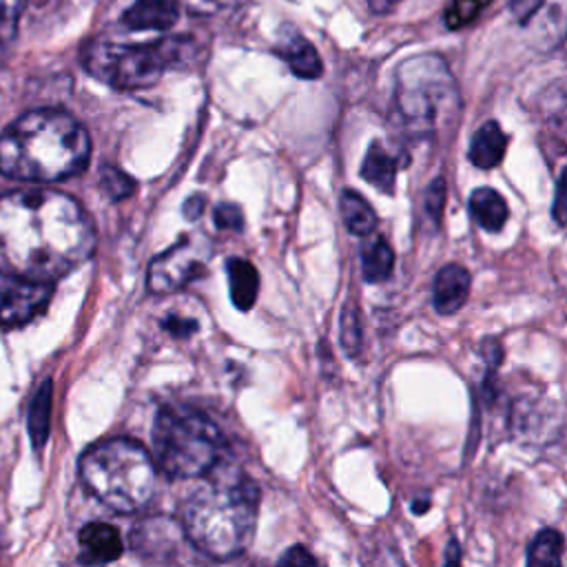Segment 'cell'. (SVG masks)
Segmentation results:
<instances>
[{"mask_svg":"<svg viewBox=\"0 0 567 567\" xmlns=\"http://www.w3.org/2000/svg\"><path fill=\"white\" fill-rule=\"evenodd\" d=\"M97 235L86 210L53 188H20L0 197V270L53 284L80 268Z\"/></svg>","mask_w":567,"mask_h":567,"instance_id":"1","label":"cell"},{"mask_svg":"<svg viewBox=\"0 0 567 567\" xmlns=\"http://www.w3.org/2000/svg\"><path fill=\"white\" fill-rule=\"evenodd\" d=\"M259 489L233 463H219L179 505V523L190 543L213 560L246 551L252 540Z\"/></svg>","mask_w":567,"mask_h":567,"instance_id":"2","label":"cell"},{"mask_svg":"<svg viewBox=\"0 0 567 567\" xmlns=\"http://www.w3.org/2000/svg\"><path fill=\"white\" fill-rule=\"evenodd\" d=\"M89 157V133L58 109L29 111L0 135V173L11 179L60 182L82 173Z\"/></svg>","mask_w":567,"mask_h":567,"instance_id":"3","label":"cell"},{"mask_svg":"<svg viewBox=\"0 0 567 567\" xmlns=\"http://www.w3.org/2000/svg\"><path fill=\"white\" fill-rule=\"evenodd\" d=\"M84 487L106 507L133 514L148 505L157 485V463L133 439H106L91 445L80 458Z\"/></svg>","mask_w":567,"mask_h":567,"instance_id":"4","label":"cell"},{"mask_svg":"<svg viewBox=\"0 0 567 567\" xmlns=\"http://www.w3.org/2000/svg\"><path fill=\"white\" fill-rule=\"evenodd\" d=\"M394 104L414 135H436L447 128L461 109V97L445 60L434 53L403 60L396 69Z\"/></svg>","mask_w":567,"mask_h":567,"instance_id":"5","label":"cell"},{"mask_svg":"<svg viewBox=\"0 0 567 567\" xmlns=\"http://www.w3.org/2000/svg\"><path fill=\"white\" fill-rule=\"evenodd\" d=\"M224 436L199 410L164 405L153 425V458L171 478L206 476L221 463Z\"/></svg>","mask_w":567,"mask_h":567,"instance_id":"6","label":"cell"},{"mask_svg":"<svg viewBox=\"0 0 567 567\" xmlns=\"http://www.w3.org/2000/svg\"><path fill=\"white\" fill-rule=\"evenodd\" d=\"M193 51L195 44L186 38H166L148 44L91 42L82 51V64L100 82L133 91L155 84L166 69L190 62Z\"/></svg>","mask_w":567,"mask_h":567,"instance_id":"7","label":"cell"},{"mask_svg":"<svg viewBox=\"0 0 567 567\" xmlns=\"http://www.w3.org/2000/svg\"><path fill=\"white\" fill-rule=\"evenodd\" d=\"M210 257V239L206 235L190 233L151 261L146 286L155 295L175 292L193 279H197L199 275H204Z\"/></svg>","mask_w":567,"mask_h":567,"instance_id":"8","label":"cell"},{"mask_svg":"<svg viewBox=\"0 0 567 567\" xmlns=\"http://www.w3.org/2000/svg\"><path fill=\"white\" fill-rule=\"evenodd\" d=\"M131 543L144 560L159 567H193L204 556L190 543L182 523L166 516L140 520L131 532Z\"/></svg>","mask_w":567,"mask_h":567,"instance_id":"9","label":"cell"},{"mask_svg":"<svg viewBox=\"0 0 567 567\" xmlns=\"http://www.w3.org/2000/svg\"><path fill=\"white\" fill-rule=\"evenodd\" d=\"M53 284L31 281L0 270V326L16 328L38 317L51 301Z\"/></svg>","mask_w":567,"mask_h":567,"instance_id":"10","label":"cell"},{"mask_svg":"<svg viewBox=\"0 0 567 567\" xmlns=\"http://www.w3.org/2000/svg\"><path fill=\"white\" fill-rule=\"evenodd\" d=\"M80 560L84 565H109L122 556L120 532L109 523H89L78 534Z\"/></svg>","mask_w":567,"mask_h":567,"instance_id":"11","label":"cell"},{"mask_svg":"<svg viewBox=\"0 0 567 567\" xmlns=\"http://www.w3.org/2000/svg\"><path fill=\"white\" fill-rule=\"evenodd\" d=\"M277 53L297 78L315 80L323 71V64H321V58H319L317 49L295 27H286L279 33Z\"/></svg>","mask_w":567,"mask_h":567,"instance_id":"12","label":"cell"},{"mask_svg":"<svg viewBox=\"0 0 567 567\" xmlns=\"http://www.w3.org/2000/svg\"><path fill=\"white\" fill-rule=\"evenodd\" d=\"M470 272L461 264H447L436 272L434 288H432V299L434 308L441 315H454L456 310L463 308L470 295Z\"/></svg>","mask_w":567,"mask_h":567,"instance_id":"13","label":"cell"},{"mask_svg":"<svg viewBox=\"0 0 567 567\" xmlns=\"http://www.w3.org/2000/svg\"><path fill=\"white\" fill-rule=\"evenodd\" d=\"M179 0H135L122 16L133 31H164L179 18Z\"/></svg>","mask_w":567,"mask_h":567,"instance_id":"14","label":"cell"},{"mask_svg":"<svg viewBox=\"0 0 567 567\" xmlns=\"http://www.w3.org/2000/svg\"><path fill=\"white\" fill-rule=\"evenodd\" d=\"M396 171H399V155L390 151L383 142L379 140L372 142L361 164V177L368 184H372L377 190L392 193Z\"/></svg>","mask_w":567,"mask_h":567,"instance_id":"15","label":"cell"},{"mask_svg":"<svg viewBox=\"0 0 567 567\" xmlns=\"http://www.w3.org/2000/svg\"><path fill=\"white\" fill-rule=\"evenodd\" d=\"M507 148V135L496 122H485L470 142V162L476 168L489 171L501 164Z\"/></svg>","mask_w":567,"mask_h":567,"instance_id":"16","label":"cell"},{"mask_svg":"<svg viewBox=\"0 0 567 567\" xmlns=\"http://www.w3.org/2000/svg\"><path fill=\"white\" fill-rule=\"evenodd\" d=\"M470 213L474 217V221L489 233H496L505 226L507 217H509V208L503 199L501 193H496L494 188H476L470 197Z\"/></svg>","mask_w":567,"mask_h":567,"instance_id":"17","label":"cell"},{"mask_svg":"<svg viewBox=\"0 0 567 567\" xmlns=\"http://www.w3.org/2000/svg\"><path fill=\"white\" fill-rule=\"evenodd\" d=\"M228 288H230V299L235 303V308H239L241 312L250 310L257 292H259V275L255 270V266L246 259L233 257L228 259Z\"/></svg>","mask_w":567,"mask_h":567,"instance_id":"18","label":"cell"},{"mask_svg":"<svg viewBox=\"0 0 567 567\" xmlns=\"http://www.w3.org/2000/svg\"><path fill=\"white\" fill-rule=\"evenodd\" d=\"M392 266H394V252L381 235H374L363 241L361 270H363L365 281L377 284V281L388 279L392 272Z\"/></svg>","mask_w":567,"mask_h":567,"instance_id":"19","label":"cell"},{"mask_svg":"<svg viewBox=\"0 0 567 567\" xmlns=\"http://www.w3.org/2000/svg\"><path fill=\"white\" fill-rule=\"evenodd\" d=\"M341 217H343L346 228L352 235H359V237H368L377 228V213L354 190H343L341 193Z\"/></svg>","mask_w":567,"mask_h":567,"instance_id":"20","label":"cell"},{"mask_svg":"<svg viewBox=\"0 0 567 567\" xmlns=\"http://www.w3.org/2000/svg\"><path fill=\"white\" fill-rule=\"evenodd\" d=\"M565 538L556 529H540L527 547V567H563Z\"/></svg>","mask_w":567,"mask_h":567,"instance_id":"21","label":"cell"},{"mask_svg":"<svg viewBox=\"0 0 567 567\" xmlns=\"http://www.w3.org/2000/svg\"><path fill=\"white\" fill-rule=\"evenodd\" d=\"M51 399H53V392H51V381L47 379L33 401H31V408H29V436L33 441V447L40 450L44 443H47V436H49V421H51Z\"/></svg>","mask_w":567,"mask_h":567,"instance_id":"22","label":"cell"},{"mask_svg":"<svg viewBox=\"0 0 567 567\" xmlns=\"http://www.w3.org/2000/svg\"><path fill=\"white\" fill-rule=\"evenodd\" d=\"M545 113L551 131L567 146V82L554 86L545 100Z\"/></svg>","mask_w":567,"mask_h":567,"instance_id":"23","label":"cell"},{"mask_svg":"<svg viewBox=\"0 0 567 567\" xmlns=\"http://www.w3.org/2000/svg\"><path fill=\"white\" fill-rule=\"evenodd\" d=\"M489 2L492 0H452L445 11V24L450 29H463L472 24Z\"/></svg>","mask_w":567,"mask_h":567,"instance_id":"24","label":"cell"},{"mask_svg":"<svg viewBox=\"0 0 567 567\" xmlns=\"http://www.w3.org/2000/svg\"><path fill=\"white\" fill-rule=\"evenodd\" d=\"M133 186H135V182L124 171H120L115 166H104V171L100 175V188L109 199L117 202V199L128 197L133 193Z\"/></svg>","mask_w":567,"mask_h":567,"instance_id":"25","label":"cell"},{"mask_svg":"<svg viewBox=\"0 0 567 567\" xmlns=\"http://www.w3.org/2000/svg\"><path fill=\"white\" fill-rule=\"evenodd\" d=\"M341 343L350 357H354L361 348V321L352 303H348L341 312Z\"/></svg>","mask_w":567,"mask_h":567,"instance_id":"26","label":"cell"},{"mask_svg":"<svg viewBox=\"0 0 567 567\" xmlns=\"http://www.w3.org/2000/svg\"><path fill=\"white\" fill-rule=\"evenodd\" d=\"M24 0H0V51L13 40Z\"/></svg>","mask_w":567,"mask_h":567,"instance_id":"27","label":"cell"},{"mask_svg":"<svg viewBox=\"0 0 567 567\" xmlns=\"http://www.w3.org/2000/svg\"><path fill=\"white\" fill-rule=\"evenodd\" d=\"M443 206H445V182L441 177H436L430 182V186L425 188V197H423V208L432 224L441 221Z\"/></svg>","mask_w":567,"mask_h":567,"instance_id":"28","label":"cell"},{"mask_svg":"<svg viewBox=\"0 0 567 567\" xmlns=\"http://www.w3.org/2000/svg\"><path fill=\"white\" fill-rule=\"evenodd\" d=\"M277 567H326L308 547L292 545L281 556Z\"/></svg>","mask_w":567,"mask_h":567,"instance_id":"29","label":"cell"},{"mask_svg":"<svg viewBox=\"0 0 567 567\" xmlns=\"http://www.w3.org/2000/svg\"><path fill=\"white\" fill-rule=\"evenodd\" d=\"M241 224H244V215H241L239 206L226 202L215 208V226L219 230H239Z\"/></svg>","mask_w":567,"mask_h":567,"instance_id":"30","label":"cell"},{"mask_svg":"<svg viewBox=\"0 0 567 567\" xmlns=\"http://www.w3.org/2000/svg\"><path fill=\"white\" fill-rule=\"evenodd\" d=\"M164 328L173 334V337H190L193 332H197L199 323L193 319V317H186V315H168L164 319Z\"/></svg>","mask_w":567,"mask_h":567,"instance_id":"31","label":"cell"},{"mask_svg":"<svg viewBox=\"0 0 567 567\" xmlns=\"http://www.w3.org/2000/svg\"><path fill=\"white\" fill-rule=\"evenodd\" d=\"M554 219L558 224H567V168L560 173L556 184V197H554Z\"/></svg>","mask_w":567,"mask_h":567,"instance_id":"32","label":"cell"},{"mask_svg":"<svg viewBox=\"0 0 567 567\" xmlns=\"http://www.w3.org/2000/svg\"><path fill=\"white\" fill-rule=\"evenodd\" d=\"M237 0H179V4L190 13H217L233 7Z\"/></svg>","mask_w":567,"mask_h":567,"instance_id":"33","label":"cell"},{"mask_svg":"<svg viewBox=\"0 0 567 567\" xmlns=\"http://www.w3.org/2000/svg\"><path fill=\"white\" fill-rule=\"evenodd\" d=\"M540 4L543 0H509V9L518 22H527L538 11Z\"/></svg>","mask_w":567,"mask_h":567,"instance_id":"34","label":"cell"},{"mask_svg":"<svg viewBox=\"0 0 567 567\" xmlns=\"http://www.w3.org/2000/svg\"><path fill=\"white\" fill-rule=\"evenodd\" d=\"M204 208H206V197L199 195V193L190 195V197L184 202V215H186L188 219H199L202 213H204Z\"/></svg>","mask_w":567,"mask_h":567,"instance_id":"35","label":"cell"},{"mask_svg":"<svg viewBox=\"0 0 567 567\" xmlns=\"http://www.w3.org/2000/svg\"><path fill=\"white\" fill-rule=\"evenodd\" d=\"M399 2H401V0H368L370 9H372L374 13H388V11H392Z\"/></svg>","mask_w":567,"mask_h":567,"instance_id":"36","label":"cell"},{"mask_svg":"<svg viewBox=\"0 0 567 567\" xmlns=\"http://www.w3.org/2000/svg\"><path fill=\"white\" fill-rule=\"evenodd\" d=\"M445 567H461V560H458V547H456V543H454V540L450 543V549H447V560H445Z\"/></svg>","mask_w":567,"mask_h":567,"instance_id":"37","label":"cell"}]
</instances>
